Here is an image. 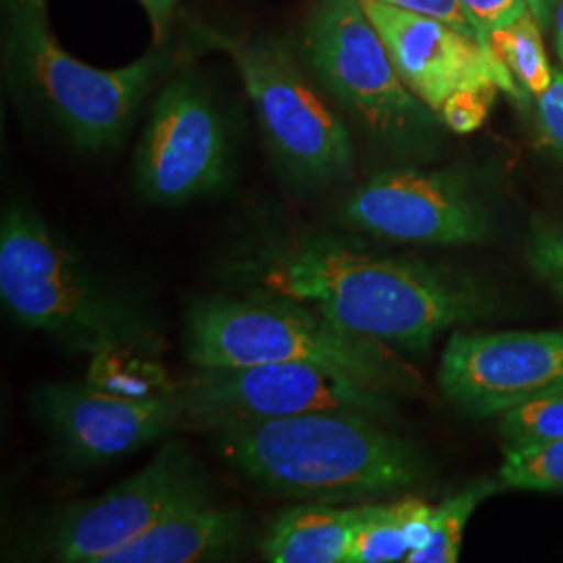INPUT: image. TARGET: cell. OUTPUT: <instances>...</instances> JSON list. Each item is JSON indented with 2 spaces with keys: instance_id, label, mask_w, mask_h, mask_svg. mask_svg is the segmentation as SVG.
Wrapping results in <instances>:
<instances>
[{
  "instance_id": "cell-1",
  "label": "cell",
  "mask_w": 563,
  "mask_h": 563,
  "mask_svg": "<svg viewBox=\"0 0 563 563\" xmlns=\"http://www.w3.org/2000/svg\"><path fill=\"white\" fill-rule=\"evenodd\" d=\"M263 290L305 302L342 330L409 351L478 320L483 290L432 263L383 257L334 236H309L263 255Z\"/></svg>"
},
{
  "instance_id": "cell-2",
  "label": "cell",
  "mask_w": 563,
  "mask_h": 563,
  "mask_svg": "<svg viewBox=\"0 0 563 563\" xmlns=\"http://www.w3.org/2000/svg\"><path fill=\"white\" fill-rule=\"evenodd\" d=\"M363 411H318L211 430L218 453L272 495L311 504H363L422 478L416 449Z\"/></svg>"
},
{
  "instance_id": "cell-3",
  "label": "cell",
  "mask_w": 563,
  "mask_h": 563,
  "mask_svg": "<svg viewBox=\"0 0 563 563\" xmlns=\"http://www.w3.org/2000/svg\"><path fill=\"white\" fill-rule=\"evenodd\" d=\"M0 299L21 325L90 357L115 349L159 355L163 349L162 334L141 305L99 280L25 207L2 213Z\"/></svg>"
},
{
  "instance_id": "cell-4",
  "label": "cell",
  "mask_w": 563,
  "mask_h": 563,
  "mask_svg": "<svg viewBox=\"0 0 563 563\" xmlns=\"http://www.w3.org/2000/svg\"><path fill=\"white\" fill-rule=\"evenodd\" d=\"M184 346L188 362L199 369L318 363L390 395L420 388L416 372L388 344L351 334L313 307L269 290L195 302Z\"/></svg>"
},
{
  "instance_id": "cell-5",
  "label": "cell",
  "mask_w": 563,
  "mask_h": 563,
  "mask_svg": "<svg viewBox=\"0 0 563 563\" xmlns=\"http://www.w3.org/2000/svg\"><path fill=\"white\" fill-rule=\"evenodd\" d=\"M36 2L11 21V63L67 136L86 151L121 141L153 86L169 69V55L153 51L120 69H99L71 57L42 20Z\"/></svg>"
},
{
  "instance_id": "cell-6",
  "label": "cell",
  "mask_w": 563,
  "mask_h": 563,
  "mask_svg": "<svg viewBox=\"0 0 563 563\" xmlns=\"http://www.w3.org/2000/svg\"><path fill=\"white\" fill-rule=\"evenodd\" d=\"M230 55L255 109L263 139L282 169L305 186L344 180L355 167V144L328 95L276 42L232 38L205 32Z\"/></svg>"
},
{
  "instance_id": "cell-7",
  "label": "cell",
  "mask_w": 563,
  "mask_h": 563,
  "mask_svg": "<svg viewBox=\"0 0 563 563\" xmlns=\"http://www.w3.org/2000/svg\"><path fill=\"white\" fill-rule=\"evenodd\" d=\"M302 55L323 92L384 141H407L441 120L397 74L360 0H322L302 30Z\"/></svg>"
},
{
  "instance_id": "cell-8",
  "label": "cell",
  "mask_w": 563,
  "mask_h": 563,
  "mask_svg": "<svg viewBox=\"0 0 563 563\" xmlns=\"http://www.w3.org/2000/svg\"><path fill=\"white\" fill-rule=\"evenodd\" d=\"M181 428L218 430L232 423L267 422L318 411L388 413L395 395L318 363H262L201 369L184 384Z\"/></svg>"
},
{
  "instance_id": "cell-9",
  "label": "cell",
  "mask_w": 563,
  "mask_h": 563,
  "mask_svg": "<svg viewBox=\"0 0 563 563\" xmlns=\"http://www.w3.org/2000/svg\"><path fill=\"white\" fill-rule=\"evenodd\" d=\"M207 488L197 460L169 441L128 481L65 507L53 526L51 553L63 563H102L174 511L207 501Z\"/></svg>"
},
{
  "instance_id": "cell-10",
  "label": "cell",
  "mask_w": 563,
  "mask_h": 563,
  "mask_svg": "<svg viewBox=\"0 0 563 563\" xmlns=\"http://www.w3.org/2000/svg\"><path fill=\"white\" fill-rule=\"evenodd\" d=\"M228 139L222 115L192 76L163 86L136 151L142 195L181 205L222 186Z\"/></svg>"
},
{
  "instance_id": "cell-11",
  "label": "cell",
  "mask_w": 563,
  "mask_h": 563,
  "mask_svg": "<svg viewBox=\"0 0 563 563\" xmlns=\"http://www.w3.org/2000/svg\"><path fill=\"white\" fill-rule=\"evenodd\" d=\"M439 384L449 401L474 418L507 413L563 390V332H455Z\"/></svg>"
},
{
  "instance_id": "cell-12",
  "label": "cell",
  "mask_w": 563,
  "mask_h": 563,
  "mask_svg": "<svg viewBox=\"0 0 563 563\" xmlns=\"http://www.w3.org/2000/svg\"><path fill=\"white\" fill-rule=\"evenodd\" d=\"M344 220L395 242L439 246L476 244L488 218L455 174L393 169L372 176L344 202Z\"/></svg>"
},
{
  "instance_id": "cell-13",
  "label": "cell",
  "mask_w": 563,
  "mask_h": 563,
  "mask_svg": "<svg viewBox=\"0 0 563 563\" xmlns=\"http://www.w3.org/2000/svg\"><path fill=\"white\" fill-rule=\"evenodd\" d=\"M34 407L74 462L95 465L136 453L181 428L184 384L151 399H125L88 383L46 384Z\"/></svg>"
},
{
  "instance_id": "cell-14",
  "label": "cell",
  "mask_w": 563,
  "mask_h": 563,
  "mask_svg": "<svg viewBox=\"0 0 563 563\" xmlns=\"http://www.w3.org/2000/svg\"><path fill=\"white\" fill-rule=\"evenodd\" d=\"M405 86L441 113L446 99L467 86L495 81L523 101L526 92L501 60L444 21L411 13L380 0H360Z\"/></svg>"
},
{
  "instance_id": "cell-15",
  "label": "cell",
  "mask_w": 563,
  "mask_h": 563,
  "mask_svg": "<svg viewBox=\"0 0 563 563\" xmlns=\"http://www.w3.org/2000/svg\"><path fill=\"white\" fill-rule=\"evenodd\" d=\"M242 537L241 514L207 499L163 518L134 541L109 553L102 563L222 562L236 553Z\"/></svg>"
},
{
  "instance_id": "cell-16",
  "label": "cell",
  "mask_w": 563,
  "mask_h": 563,
  "mask_svg": "<svg viewBox=\"0 0 563 563\" xmlns=\"http://www.w3.org/2000/svg\"><path fill=\"white\" fill-rule=\"evenodd\" d=\"M360 505H297L284 509L263 537V560L272 563H346Z\"/></svg>"
},
{
  "instance_id": "cell-17",
  "label": "cell",
  "mask_w": 563,
  "mask_h": 563,
  "mask_svg": "<svg viewBox=\"0 0 563 563\" xmlns=\"http://www.w3.org/2000/svg\"><path fill=\"white\" fill-rule=\"evenodd\" d=\"M157 357L159 355L134 349L102 351L99 355H92L86 380L125 399H151L172 393L178 388V384L169 380Z\"/></svg>"
},
{
  "instance_id": "cell-18",
  "label": "cell",
  "mask_w": 563,
  "mask_h": 563,
  "mask_svg": "<svg viewBox=\"0 0 563 563\" xmlns=\"http://www.w3.org/2000/svg\"><path fill=\"white\" fill-rule=\"evenodd\" d=\"M490 48L522 86L526 95L537 99L551 86L553 69L544 53L541 23L530 13V9L509 25L493 32Z\"/></svg>"
},
{
  "instance_id": "cell-19",
  "label": "cell",
  "mask_w": 563,
  "mask_h": 563,
  "mask_svg": "<svg viewBox=\"0 0 563 563\" xmlns=\"http://www.w3.org/2000/svg\"><path fill=\"white\" fill-rule=\"evenodd\" d=\"M411 499L407 497L390 505H360L346 563L405 562L411 553L405 534Z\"/></svg>"
},
{
  "instance_id": "cell-20",
  "label": "cell",
  "mask_w": 563,
  "mask_h": 563,
  "mask_svg": "<svg viewBox=\"0 0 563 563\" xmlns=\"http://www.w3.org/2000/svg\"><path fill=\"white\" fill-rule=\"evenodd\" d=\"M497 490V484H474L434 507V526L428 544L409 553L407 563H455L462 553L463 530L476 507Z\"/></svg>"
},
{
  "instance_id": "cell-21",
  "label": "cell",
  "mask_w": 563,
  "mask_h": 563,
  "mask_svg": "<svg viewBox=\"0 0 563 563\" xmlns=\"http://www.w3.org/2000/svg\"><path fill=\"white\" fill-rule=\"evenodd\" d=\"M499 434L505 451L563 441V390L509 409Z\"/></svg>"
},
{
  "instance_id": "cell-22",
  "label": "cell",
  "mask_w": 563,
  "mask_h": 563,
  "mask_svg": "<svg viewBox=\"0 0 563 563\" xmlns=\"http://www.w3.org/2000/svg\"><path fill=\"white\" fill-rule=\"evenodd\" d=\"M501 481L520 490H563V441L505 451Z\"/></svg>"
},
{
  "instance_id": "cell-23",
  "label": "cell",
  "mask_w": 563,
  "mask_h": 563,
  "mask_svg": "<svg viewBox=\"0 0 563 563\" xmlns=\"http://www.w3.org/2000/svg\"><path fill=\"white\" fill-rule=\"evenodd\" d=\"M501 88L495 81L467 86L453 92L439 113L444 125L457 134H472L483 125Z\"/></svg>"
},
{
  "instance_id": "cell-24",
  "label": "cell",
  "mask_w": 563,
  "mask_h": 563,
  "mask_svg": "<svg viewBox=\"0 0 563 563\" xmlns=\"http://www.w3.org/2000/svg\"><path fill=\"white\" fill-rule=\"evenodd\" d=\"M462 2L481 32L484 48L490 55H495L490 48L493 32L509 25L511 21L518 20L528 11L526 0H462Z\"/></svg>"
},
{
  "instance_id": "cell-25",
  "label": "cell",
  "mask_w": 563,
  "mask_h": 563,
  "mask_svg": "<svg viewBox=\"0 0 563 563\" xmlns=\"http://www.w3.org/2000/svg\"><path fill=\"white\" fill-rule=\"evenodd\" d=\"M380 2L399 7V9L411 11V13H420L426 18L444 21L446 25L462 32L463 36L483 44L481 32H478L476 23L470 18L467 9L463 7L462 0H380Z\"/></svg>"
},
{
  "instance_id": "cell-26",
  "label": "cell",
  "mask_w": 563,
  "mask_h": 563,
  "mask_svg": "<svg viewBox=\"0 0 563 563\" xmlns=\"http://www.w3.org/2000/svg\"><path fill=\"white\" fill-rule=\"evenodd\" d=\"M537 120L543 141L563 155V71H553V81L537 97Z\"/></svg>"
},
{
  "instance_id": "cell-27",
  "label": "cell",
  "mask_w": 563,
  "mask_h": 563,
  "mask_svg": "<svg viewBox=\"0 0 563 563\" xmlns=\"http://www.w3.org/2000/svg\"><path fill=\"white\" fill-rule=\"evenodd\" d=\"M530 263L563 297V230H544L530 242Z\"/></svg>"
},
{
  "instance_id": "cell-28",
  "label": "cell",
  "mask_w": 563,
  "mask_h": 563,
  "mask_svg": "<svg viewBox=\"0 0 563 563\" xmlns=\"http://www.w3.org/2000/svg\"><path fill=\"white\" fill-rule=\"evenodd\" d=\"M178 2L180 0H141L142 7L146 9V15L151 20V25H153L155 44H163L167 38Z\"/></svg>"
},
{
  "instance_id": "cell-29",
  "label": "cell",
  "mask_w": 563,
  "mask_h": 563,
  "mask_svg": "<svg viewBox=\"0 0 563 563\" xmlns=\"http://www.w3.org/2000/svg\"><path fill=\"white\" fill-rule=\"evenodd\" d=\"M530 13L539 20L541 27L549 25L551 15H553V7H555V0H526Z\"/></svg>"
},
{
  "instance_id": "cell-30",
  "label": "cell",
  "mask_w": 563,
  "mask_h": 563,
  "mask_svg": "<svg viewBox=\"0 0 563 563\" xmlns=\"http://www.w3.org/2000/svg\"><path fill=\"white\" fill-rule=\"evenodd\" d=\"M563 42V0L560 4V11H558V44Z\"/></svg>"
},
{
  "instance_id": "cell-31",
  "label": "cell",
  "mask_w": 563,
  "mask_h": 563,
  "mask_svg": "<svg viewBox=\"0 0 563 563\" xmlns=\"http://www.w3.org/2000/svg\"><path fill=\"white\" fill-rule=\"evenodd\" d=\"M558 51H560V57H562L563 60V42H560V44H558Z\"/></svg>"
},
{
  "instance_id": "cell-32",
  "label": "cell",
  "mask_w": 563,
  "mask_h": 563,
  "mask_svg": "<svg viewBox=\"0 0 563 563\" xmlns=\"http://www.w3.org/2000/svg\"><path fill=\"white\" fill-rule=\"evenodd\" d=\"M32 2H36L41 9H44V0H32Z\"/></svg>"
}]
</instances>
